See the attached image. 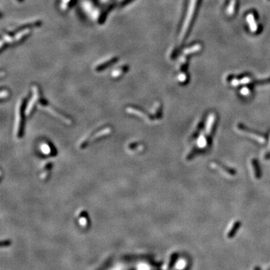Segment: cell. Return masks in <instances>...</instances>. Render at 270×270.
<instances>
[{
    "instance_id": "277c9868",
    "label": "cell",
    "mask_w": 270,
    "mask_h": 270,
    "mask_svg": "<svg viewBox=\"0 0 270 270\" xmlns=\"http://www.w3.org/2000/svg\"><path fill=\"white\" fill-rule=\"evenodd\" d=\"M126 111L131 115H135V116H139L140 118L143 119L144 120H146V121H153V118L151 116V114L147 113L140 107L131 106V107H128L126 108Z\"/></svg>"
},
{
    "instance_id": "3957f363",
    "label": "cell",
    "mask_w": 270,
    "mask_h": 270,
    "mask_svg": "<svg viewBox=\"0 0 270 270\" xmlns=\"http://www.w3.org/2000/svg\"><path fill=\"white\" fill-rule=\"evenodd\" d=\"M26 98H23L17 104V117H16L15 135L17 139H21L25 132V117L26 114L27 108Z\"/></svg>"
},
{
    "instance_id": "6da1fadb",
    "label": "cell",
    "mask_w": 270,
    "mask_h": 270,
    "mask_svg": "<svg viewBox=\"0 0 270 270\" xmlns=\"http://www.w3.org/2000/svg\"><path fill=\"white\" fill-rule=\"evenodd\" d=\"M34 95L33 98L31 101L29 102V104L27 106L26 108V115L28 116H31L33 114L34 111L36 109V107H39L41 109L46 110L47 111H48L50 114H52L53 116H56V118L62 120V122H64L65 123L68 124V125H71L72 123V120L70 117L68 116H65L64 113H61L60 111H59L58 110L56 109L53 106H52L49 102L47 101L44 98L42 94H41V92L40 89H39L38 86H35L34 87Z\"/></svg>"
},
{
    "instance_id": "ba28073f",
    "label": "cell",
    "mask_w": 270,
    "mask_h": 270,
    "mask_svg": "<svg viewBox=\"0 0 270 270\" xmlns=\"http://www.w3.org/2000/svg\"><path fill=\"white\" fill-rule=\"evenodd\" d=\"M78 218L79 221H80L81 224H86L87 221H89V216H88L87 212L86 209H80L78 212Z\"/></svg>"
},
{
    "instance_id": "8992f818",
    "label": "cell",
    "mask_w": 270,
    "mask_h": 270,
    "mask_svg": "<svg viewBox=\"0 0 270 270\" xmlns=\"http://www.w3.org/2000/svg\"><path fill=\"white\" fill-rule=\"evenodd\" d=\"M53 163L50 161H46L42 165L40 173V178L41 180L45 181V180H47L49 179L50 174H51L52 169H53Z\"/></svg>"
},
{
    "instance_id": "5b68a950",
    "label": "cell",
    "mask_w": 270,
    "mask_h": 270,
    "mask_svg": "<svg viewBox=\"0 0 270 270\" xmlns=\"http://www.w3.org/2000/svg\"><path fill=\"white\" fill-rule=\"evenodd\" d=\"M41 151L43 154L48 157H53L57 154L56 149L53 144L48 141L43 142L41 144Z\"/></svg>"
},
{
    "instance_id": "7a4b0ae2",
    "label": "cell",
    "mask_w": 270,
    "mask_h": 270,
    "mask_svg": "<svg viewBox=\"0 0 270 270\" xmlns=\"http://www.w3.org/2000/svg\"><path fill=\"white\" fill-rule=\"evenodd\" d=\"M113 128L110 126L106 125L104 127H100L98 128H95V130L92 131L91 132L86 134L82 140H80L78 144V147L80 149H85L90 143H95V141H98V140L107 137L110 134L112 133Z\"/></svg>"
},
{
    "instance_id": "52a82bcc",
    "label": "cell",
    "mask_w": 270,
    "mask_h": 270,
    "mask_svg": "<svg viewBox=\"0 0 270 270\" xmlns=\"http://www.w3.org/2000/svg\"><path fill=\"white\" fill-rule=\"evenodd\" d=\"M127 149L129 152H131L132 153H138L140 151H143L144 146L143 144L140 143L137 141H133L128 144Z\"/></svg>"
}]
</instances>
